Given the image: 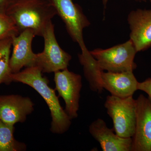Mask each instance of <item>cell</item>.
Here are the masks:
<instances>
[{
    "label": "cell",
    "instance_id": "8992f818",
    "mask_svg": "<svg viewBox=\"0 0 151 151\" xmlns=\"http://www.w3.org/2000/svg\"><path fill=\"white\" fill-rule=\"evenodd\" d=\"M42 37L44 39L43 51L37 53V66L42 73H50L67 68L71 56L59 46L55 35L54 25H47Z\"/></svg>",
    "mask_w": 151,
    "mask_h": 151
},
{
    "label": "cell",
    "instance_id": "3957f363",
    "mask_svg": "<svg viewBox=\"0 0 151 151\" xmlns=\"http://www.w3.org/2000/svg\"><path fill=\"white\" fill-rule=\"evenodd\" d=\"M90 52L102 71L122 72L136 69L134 60L137 51L132 41L106 49H96Z\"/></svg>",
    "mask_w": 151,
    "mask_h": 151
},
{
    "label": "cell",
    "instance_id": "4fadbf2b",
    "mask_svg": "<svg viewBox=\"0 0 151 151\" xmlns=\"http://www.w3.org/2000/svg\"><path fill=\"white\" fill-rule=\"evenodd\" d=\"M133 72L102 71L100 78L103 89L110 92L111 95L121 98L133 96L138 90L139 82Z\"/></svg>",
    "mask_w": 151,
    "mask_h": 151
},
{
    "label": "cell",
    "instance_id": "7c38bea8",
    "mask_svg": "<svg viewBox=\"0 0 151 151\" xmlns=\"http://www.w3.org/2000/svg\"><path fill=\"white\" fill-rule=\"evenodd\" d=\"M89 132L100 144L103 151H131L132 138H123L113 129L107 127L103 119H98L89 126Z\"/></svg>",
    "mask_w": 151,
    "mask_h": 151
},
{
    "label": "cell",
    "instance_id": "d6986e66",
    "mask_svg": "<svg viewBox=\"0 0 151 151\" xmlns=\"http://www.w3.org/2000/svg\"><path fill=\"white\" fill-rule=\"evenodd\" d=\"M12 0H0V13L6 14V11Z\"/></svg>",
    "mask_w": 151,
    "mask_h": 151
},
{
    "label": "cell",
    "instance_id": "7a4b0ae2",
    "mask_svg": "<svg viewBox=\"0 0 151 151\" xmlns=\"http://www.w3.org/2000/svg\"><path fill=\"white\" fill-rule=\"evenodd\" d=\"M6 14L12 20L19 33L29 29L35 36L42 37L57 12L48 0H12Z\"/></svg>",
    "mask_w": 151,
    "mask_h": 151
},
{
    "label": "cell",
    "instance_id": "30bf717a",
    "mask_svg": "<svg viewBox=\"0 0 151 151\" xmlns=\"http://www.w3.org/2000/svg\"><path fill=\"white\" fill-rule=\"evenodd\" d=\"M34 104L28 97L19 95H0V120L11 127L24 123L34 110Z\"/></svg>",
    "mask_w": 151,
    "mask_h": 151
},
{
    "label": "cell",
    "instance_id": "5b68a950",
    "mask_svg": "<svg viewBox=\"0 0 151 151\" xmlns=\"http://www.w3.org/2000/svg\"><path fill=\"white\" fill-rule=\"evenodd\" d=\"M48 1L56 10L57 14L65 24L68 34L80 46L81 52L89 51L84 44L83 31L90 23L81 7L73 3L72 0Z\"/></svg>",
    "mask_w": 151,
    "mask_h": 151
},
{
    "label": "cell",
    "instance_id": "ba28073f",
    "mask_svg": "<svg viewBox=\"0 0 151 151\" xmlns=\"http://www.w3.org/2000/svg\"><path fill=\"white\" fill-rule=\"evenodd\" d=\"M134 134L131 151H151V103L140 94L136 100Z\"/></svg>",
    "mask_w": 151,
    "mask_h": 151
},
{
    "label": "cell",
    "instance_id": "277c9868",
    "mask_svg": "<svg viewBox=\"0 0 151 151\" xmlns=\"http://www.w3.org/2000/svg\"><path fill=\"white\" fill-rule=\"evenodd\" d=\"M104 106L112 119L113 130L123 138H132L136 125V100L133 96L121 98L113 95L106 97Z\"/></svg>",
    "mask_w": 151,
    "mask_h": 151
},
{
    "label": "cell",
    "instance_id": "44dd1931",
    "mask_svg": "<svg viewBox=\"0 0 151 151\" xmlns=\"http://www.w3.org/2000/svg\"><path fill=\"white\" fill-rule=\"evenodd\" d=\"M150 2H151V0H150Z\"/></svg>",
    "mask_w": 151,
    "mask_h": 151
},
{
    "label": "cell",
    "instance_id": "2e32d148",
    "mask_svg": "<svg viewBox=\"0 0 151 151\" xmlns=\"http://www.w3.org/2000/svg\"><path fill=\"white\" fill-rule=\"evenodd\" d=\"M14 127L9 126L0 120V151L26 150V145L14 137Z\"/></svg>",
    "mask_w": 151,
    "mask_h": 151
},
{
    "label": "cell",
    "instance_id": "5bb4252c",
    "mask_svg": "<svg viewBox=\"0 0 151 151\" xmlns=\"http://www.w3.org/2000/svg\"><path fill=\"white\" fill-rule=\"evenodd\" d=\"M78 59L83 66L84 76L89 82L90 89L93 92L100 93L103 89L101 84L100 75L102 70H100L96 60L88 53L78 54Z\"/></svg>",
    "mask_w": 151,
    "mask_h": 151
},
{
    "label": "cell",
    "instance_id": "e0dca14e",
    "mask_svg": "<svg viewBox=\"0 0 151 151\" xmlns=\"http://www.w3.org/2000/svg\"><path fill=\"white\" fill-rule=\"evenodd\" d=\"M19 34L11 18L6 14L0 13V40L13 37Z\"/></svg>",
    "mask_w": 151,
    "mask_h": 151
},
{
    "label": "cell",
    "instance_id": "ac0fdd59",
    "mask_svg": "<svg viewBox=\"0 0 151 151\" xmlns=\"http://www.w3.org/2000/svg\"><path fill=\"white\" fill-rule=\"evenodd\" d=\"M137 89L147 94L148 98L151 103V78H147L142 82H138Z\"/></svg>",
    "mask_w": 151,
    "mask_h": 151
},
{
    "label": "cell",
    "instance_id": "9c48e42d",
    "mask_svg": "<svg viewBox=\"0 0 151 151\" xmlns=\"http://www.w3.org/2000/svg\"><path fill=\"white\" fill-rule=\"evenodd\" d=\"M35 34L27 29L12 38L13 51L10 59V67L12 73L19 72L23 67L37 66V54L32 51V43Z\"/></svg>",
    "mask_w": 151,
    "mask_h": 151
},
{
    "label": "cell",
    "instance_id": "ffe728a7",
    "mask_svg": "<svg viewBox=\"0 0 151 151\" xmlns=\"http://www.w3.org/2000/svg\"><path fill=\"white\" fill-rule=\"evenodd\" d=\"M103 1V5H104V6L105 8L107 3L108 2V0H102ZM135 1L138 2H142V1H146L147 0H134Z\"/></svg>",
    "mask_w": 151,
    "mask_h": 151
},
{
    "label": "cell",
    "instance_id": "52a82bcc",
    "mask_svg": "<svg viewBox=\"0 0 151 151\" xmlns=\"http://www.w3.org/2000/svg\"><path fill=\"white\" fill-rule=\"evenodd\" d=\"M54 81L59 96L65 102V112L71 120L76 119L82 87L81 76L67 68L54 72Z\"/></svg>",
    "mask_w": 151,
    "mask_h": 151
},
{
    "label": "cell",
    "instance_id": "8fae6325",
    "mask_svg": "<svg viewBox=\"0 0 151 151\" xmlns=\"http://www.w3.org/2000/svg\"><path fill=\"white\" fill-rule=\"evenodd\" d=\"M131 33L130 40L137 52L151 46V9H137L132 11L128 17Z\"/></svg>",
    "mask_w": 151,
    "mask_h": 151
},
{
    "label": "cell",
    "instance_id": "6da1fadb",
    "mask_svg": "<svg viewBox=\"0 0 151 151\" xmlns=\"http://www.w3.org/2000/svg\"><path fill=\"white\" fill-rule=\"evenodd\" d=\"M42 73L39 66L27 67L18 73H12L11 79L14 82L29 85L40 94L50 111V131L53 134H63L69 129L71 120L63 109L55 90L49 86L48 79L42 76Z\"/></svg>",
    "mask_w": 151,
    "mask_h": 151
},
{
    "label": "cell",
    "instance_id": "7402d4cb",
    "mask_svg": "<svg viewBox=\"0 0 151 151\" xmlns=\"http://www.w3.org/2000/svg\"></svg>",
    "mask_w": 151,
    "mask_h": 151
},
{
    "label": "cell",
    "instance_id": "9a60e30c",
    "mask_svg": "<svg viewBox=\"0 0 151 151\" xmlns=\"http://www.w3.org/2000/svg\"><path fill=\"white\" fill-rule=\"evenodd\" d=\"M12 38L0 40V84L9 85L12 82L11 79L12 73L10 67Z\"/></svg>",
    "mask_w": 151,
    "mask_h": 151
}]
</instances>
